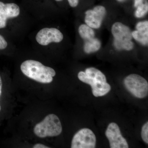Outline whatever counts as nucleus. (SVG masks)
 Segmentation results:
<instances>
[{
	"mask_svg": "<svg viewBox=\"0 0 148 148\" xmlns=\"http://www.w3.org/2000/svg\"><path fill=\"white\" fill-rule=\"evenodd\" d=\"M55 1H56L59 2L61 1H63V0H55Z\"/></svg>",
	"mask_w": 148,
	"mask_h": 148,
	"instance_id": "23",
	"label": "nucleus"
},
{
	"mask_svg": "<svg viewBox=\"0 0 148 148\" xmlns=\"http://www.w3.org/2000/svg\"><path fill=\"white\" fill-rule=\"evenodd\" d=\"M141 136L145 143H148V122H147L142 127Z\"/></svg>",
	"mask_w": 148,
	"mask_h": 148,
	"instance_id": "15",
	"label": "nucleus"
},
{
	"mask_svg": "<svg viewBox=\"0 0 148 148\" xmlns=\"http://www.w3.org/2000/svg\"><path fill=\"white\" fill-rule=\"evenodd\" d=\"M106 13V9L104 6H96L93 9L89 10L86 12L85 21L86 25L89 27L94 29H98L101 27Z\"/></svg>",
	"mask_w": 148,
	"mask_h": 148,
	"instance_id": "8",
	"label": "nucleus"
},
{
	"mask_svg": "<svg viewBox=\"0 0 148 148\" xmlns=\"http://www.w3.org/2000/svg\"><path fill=\"white\" fill-rule=\"evenodd\" d=\"M33 148H49V147H48L47 146L45 145H43V144L38 143V144H36L34 145L33 146Z\"/></svg>",
	"mask_w": 148,
	"mask_h": 148,
	"instance_id": "21",
	"label": "nucleus"
},
{
	"mask_svg": "<svg viewBox=\"0 0 148 148\" xmlns=\"http://www.w3.org/2000/svg\"><path fill=\"white\" fill-rule=\"evenodd\" d=\"M123 83L125 88L136 98H143L147 96L148 82L141 76L131 74L125 78Z\"/></svg>",
	"mask_w": 148,
	"mask_h": 148,
	"instance_id": "4",
	"label": "nucleus"
},
{
	"mask_svg": "<svg viewBox=\"0 0 148 148\" xmlns=\"http://www.w3.org/2000/svg\"><path fill=\"white\" fill-rule=\"evenodd\" d=\"M135 12V16L138 18H141L148 12V3H144L138 6Z\"/></svg>",
	"mask_w": 148,
	"mask_h": 148,
	"instance_id": "14",
	"label": "nucleus"
},
{
	"mask_svg": "<svg viewBox=\"0 0 148 148\" xmlns=\"http://www.w3.org/2000/svg\"><path fill=\"white\" fill-rule=\"evenodd\" d=\"M78 77L82 82L90 85L95 97L104 96L111 90L110 85L107 82L106 76L95 68H88L85 72H79Z\"/></svg>",
	"mask_w": 148,
	"mask_h": 148,
	"instance_id": "1",
	"label": "nucleus"
},
{
	"mask_svg": "<svg viewBox=\"0 0 148 148\" xmlns=\"http://www.w3.org/2000/svg\"><path fill=\"white\" fill-rule=\"evenodd\" d=\"M96 139L91 130L82 128L75 133L72 140L71 148H94Z\"/></svg>",
	"mask_w": 148,
	"mask_h": 148,
	"instance_id": "5",
	"label": "nucleus"
},
{
	"mask_svg": "<svg viewBox=\"0 0 148 148\" xmlns=\"http://www.w3.org/2000/svg\"><path fill=\"white\" fill-rule=\"evenodd\" d=\"M136 29L138 31H148V21L139 22L136 26Z\"/></svg>",
	"mask_w": 148,
	"mask_h": 148,
	"instance_id": "16",
	"label": "nucleus"
},
{
	"mask_svg": "<svg viewBox=\"0 0 148 148\" xmlns=\"http://www.w3.org/2000/svg\"><path fill=\"white\" fill-rule=\"evenodd\" d=\"M145 0H135L134 1V6L137 8L139 6L144 3Z\"/></svg>",
	"mask_w": 148,
	"mask_h": 148,
	"instance_id": "19",
	"label": "nucleus"
},
{
	"mask_svg": "<svg viewBox=\"0 0 148 148\" xmlns=\"http://www.w3.org/2000/svg\"><path fill=\"white\" fill-rule=\"evenodd\" d=\"M20 12V8L15 3L0 1V29L5 28L8 19L17 17Z\"/></svg>",
	"mask_w": 148,
	"mask_h": 148,
	"instance_id": "9",
	"label": "nucleus"
},
{
	"mask_svg": "<svg viewBox=\"0 0 148 148\" xmlns=\"http://www.w3.org/2000/svg\"><path fill=\"white\" fill-rule=\"evenodd\" d=\"M62 126L60 119L54 114L48 115L42 121L37 123L34 128L35 135L38 138L55 137L60 135Z\"/></svg>",
	"mask_w": 148,
	"mask_h": 148,
	"instance_id": "3",
	"label": "nucleus"
},
{
	"mask_svg": "<svg viewBox=\"0 0 148 148\" xmlns=\"http://www.w3.org/2000/svg\"><path fill=\"white\" fill-rule=\"evenodd\" d=\"M36 38L40 45L46 46L51 42H61L64 38V36L58 29L45 28L38 32Z\"/></svg>",
	"mask_w": 148,
	"mask_h": 148,
	"instance_id": "7",
	"label": "nucleus"
},
{
	"mask_svg": "<svg viewBox=\"0 0 148 148\" xmlns=\"http://www.w3.org/2000/svg\"><path fill=\"white\" fill-rule=\"evenodd\" d=\"M112 32L114 37V43L127 42L131 41L132 38L129 28L120 22L113 25Z\"/></svg>",
	"mask_w": 148,
	"mask_h": 148,
	"instance_id": "10",
	"label": "nucleus"
},
{
	"mask_svg": "<svg viewBox=\"0 0 148 148\" xmlns=\"http://www.w3.org/2000/svg\"><path fill=\"white\" fill-rule=\"evenodd\" d=\"M106 137L108 139L111 148H128L126 140L122 135L118 125L115 123L109 124L106 132Z\"/></svg>",
	"mask_w": 148,
	"mask_h": 148,
	"instance_id": "6",
	"label": "nucleus"
},
{
	"mask_svg": "<svg viewBox=\"0 0 148 148\" xmlns=\"http://www.w3.org/2000/svg\"><path fill=\"white\" fill-rule=\"evenodd\" d=\"M79 33L80 36L85 41L95 38L94 31L86 24H82L79 28Z\"/></svg>",
	"mask_w": 148,
	"mask_h": 148,
	"instance_id": "12",
	"label": "nucleus"
},
{
	"mask_svg": "<svg viewBox=\"0 0 148 148\" xmlns=\"http://www.w3.org/2000/svg\"><path fill=\"white\" fill-rule=\"evenodd\" d=\"M117 1H118L121 2L124 1H125V0H117Z\"/></svg>",
	"mask_w": 148,
	"mask_h": 148,
	"instance_id": "22",
	"label": "nucleus"
},
{
	"mask_svg": "<svg viewBox=\"0 0 148 148\" xmlns=\"http://www.w3.org/2000/svg\"><path fill=\"white\" fill-rule=\"evenodd\" d=\"M20 69L24 75L42 84L51 83L56 74L52 68L44 66L40 62L35 60L24 61L21 64Z\"/></svg>",
	"mask_w": 148,
	"mask_h": 148,
	"instance_id": "2",
	"label": "nucleus"
},
{
	"mask_svg": "<svg viewBox=\"0 0 148 148\" xmlns=\"http://www.w3.org/2000/svg\"><path fill=\"white\" fill-rule=\"evenodd\" d=\"M69 5L73 8L77 7L78 5L79 0H68Z\"/></svg>",
	"mask_w": 148,
	"mask_h": 148,
	"instance_id": "18",
	"label": "nucleus"
},
{
	"mask_svg": "<svg viewBox=\"0 0 148 148\" xmlns=\"http://www.w3.org/2000/svg\"><path fill=\"white\" fill-rule=\"evenodd\" d=\"M3 79L0 75V98L1 97L3 94Z\"/></svg>",
	"mask_w": 148,
	"mask_h": 148,
	"instance_id": "20",
	"label": "nucleus"
},
{
	"mask_svg": "<svg viewBox=\"0 0 148 148\" xmlns=\"http://www.w3.org/2000/svg\"><path fill=\"white\" fill-rule=\"evenodd\" d=\"M8 43L3 37L0 35V49H4L7 47Z\"/></svg>",
	"mask_w": 148,
	"mask_h": 148,
	"instance_id": "17",
	"label": "nucleus"
},
{
	"mask_svg": "<svg viewBox=\"0 0 148 148\" xmlns=\"http://www.w3.org/2000/svg\"><path fill=\"white\" fill-rule=\"evenodd\" d=\"M101 47V42L97 38H94L85 41L84 50L86 53H89L96 52L99 50Z\"/></svg>",
	"mask_w": 148,
	"mask_h": 148,
	"instance_id": "11",
	"label": "nucleus"
},
{
	"mask_svg": "<svg viewBox=\"0 0 148 148\" xmlns=\"http://www.w3.org/2000/svg\"><path fill=\"white\" fill-rule=\"evenodd\" d=\"M132 38L143 45H147L148 42V31H135L132 33Z\"/></svg>",
	"mask_w": 148,
	"mask_h": 148,
	"instance_id": "13",
	"label": "nucleus"
}]
</instances>
